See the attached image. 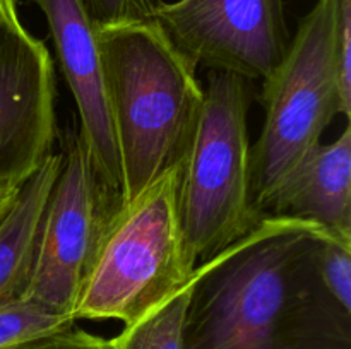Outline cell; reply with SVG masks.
I'll return each instance as SVG.
<instances>
[{
    "label": "cell",
    "mask_w": 351,
    "mask_h": 349,
    "mask_svg": "<svg viewBox=\"0 0 351 349\" xmlns=\"http://www.w3.org/2000/svg\"><path fill=\"white\" fill-rule=\"evenodd\" d=\"M321 276L335 300L351 311V246L329 240L321 253Z\"/></svg>",
    "instance_id": "obj_14"
},
{
    "label": "cell",
    "mask_w": 351,
    "mask_h": 349,
    "mask_svg": "<svg viewBox=\"0 0 351 349\" xmlns=\"http://www.w3.org/2000/svg\"><path fill=\"white\" fill-rule=\"evenodd\" d=\"M60 166L62 154L51 153L19 185L0 221V307L21 300L29 286L45 207Z\"/></svg>",
    "instance_id": "obj_11"
},
{
    "label": "cell",
    "mask_w": 351,
    "mask_h": 349,
    "mask_svg": "<svg viewBox=\"0 0 351 349\" xmlns=\"http://www.w3.org/2000/svg\"><path fill=\"white\" fill-rule=\"evenodd\" d=\"M122 170V205L177 168L199 123L195 65L154 21L96 27Z\"/></svg>",
    "instance_id": "obj_2"
},
{
    "label": "cell",
    "mask_w": 351,
    "mask_h": 349,
    "mask_svg": "<svg viewBox=\"0 0 351 349\" xmlns=\"http://www.w3.org/2000/svg\"><path fill=\"white\" fill-rule=\"evenodd\" d=\"M151 21L195 67L247 81H264L291 43L283 0H161Z\"/></svg>",
    "instance_id": "obj_7"
},
{
    "label": "cell",
    "mask_w": 351,
    "mask_h": 349,
    "mask_svg": "<svg viewBox=\"0 0 351 349\" xmlns=\"http://www.w3.org/2000/svg\"><path fill=\"white\" fill-rule=\"evenodd\" d=\"M74 325L72 315L55 311L36 301H12L0 307V349H16Z\"/></svg>",
    "instance_id": "obj_13"
},
{
    "label": "cell",
    "mask_w": 351,
    "mask_h": 349,
    "mask_svg": "<svg viewBox=\"0 0 351 349\" xmlns=\"http://www.w3.org/2000/svg\"><path fill=\"white\" fill-rule=\"evenodd\" d=\"M60 154L62 166L45 207L33 274L21 300L72 315L106 226L122 202L96 173L77 132H69Z\"/></svg>",
    "instance_id": "obj_6"
},
{
    "label": "cell",
    "mask_w": 351,
    "mask_h": 349,
    "mask_svg": "<svg viewBox=\"0 0 351 349\" xmlns=\"http://www.w3.org/2000/svg\"><path fill=\"white\" fill-rule=\"evenodd\" d=\"M33 2L47 17L62 74L74 96L79 137L103 183L122 197V170L95 23L82 0Z\"/></svg>",
    "instance_id": "obj_9"
},
{
    "label": "cell",
    "mask_w": 351,
    "mask_h": 349,
    "mask_svg": "<svg viewBox=\"0 0 351 349\" xmlns=\"http://www.w3.org/2000/svg\"><path fill=\"white\" fill-rule=\"evenodd\" d=\"M0 12H17V0H0Z\"/></svg>",
    "instance_id": "obj_18"
},
{
    "label": "cell",
    "mask_w": 351,
    "mask_h": 349,
    "mask_svg": "<svg viewBox=\"0 0 351 349\" xmlns=\"http://www.w3.org/2000/svg\"><path fill=\"white\" fill-rule=\"evenodd\" d=\"M250 81L209 70L199 123L178 164V216L192 267L249 235L263 219L250 198Z\"/></svg>",
    "instance_id": "obj_3"
},
{
    "label": "cell",
    "mask_w": 351,
    "mask_h": 349,
    "mask_svg": "<svg viewBox=\"0 0 351 349\" xmlns=\"http://www.w3.org/2000/svg\"><path fill=\"white\" fill-rule=\"evenodd\" d=\"M341 0H317L300 21L281 64L264 79V125L250 147V198L261 216L285 178L321 144L336 115L350 118L351 99L339 84Z\"/></svg>",
    "instance_id": "obj_4"
},
{
    "label": "cell",
    "mask_w": 351,
    "mask_h": 349,
    "mask_svg": "<svg viewBox=\"0 0 351 349\" xmlns=\"http://www.w3.org/2000/svg\"><path fill=\"white\" fill-rule=\"evenodd\" d=\"M16 349H115L112 339L99 337L82 328H65L26 342Z\"/></svg>",
    "instance_id": "obj_16"
},
{
    "label": "cell",
    "mask_w": 351,
    "mask_h": 349,
    "mask_svg": "<svg viewBox=\"0 0 351 349\" xmlns=\"http://www.w3.org/2000/svg\"><path fill=\"white\" fill-rule=\"evenodd\" d=\"M266 216L308 221L351 246V127L319 144L274 192Z\"/></svg>",
    "instance_id": "obj_10"
},
{
    "label": "cell",
    "mask_w": 351,
    "mask_h": 349,
    "mask_svg": "<svg viewBox=\"0 0 351 349\" xmlns=\"http://www.w3.org/2000/svg\"><path fill=\"white\" fill-rule=\"evenodd\" d=\"M178 216V166L110 219L72 317L139 320L194 277Z\"/></svg>",
    "instance_id": "obj_5"
},
{
    "label": "cell",
    "mask_w": 351,
    "mask_h": 349,
    "mask_svg": "<svg viewBox=\"0 0 351 349\" xmlns=\"http://www.w3.org/2000/svg\"><path fill=\"white\" fill-rule=\"evenodd\" d=\"M17 188H0V221H2L3 216L7 214L9 207L12 205L14 197L17 194Z\"/></svg>",
    "instance_id": "obj_17"
},
{
    "label": "cell",
    "mask_w": 351,
    "mask_h": 349,
    "mask_svg": "<svg viewBox=\"0 0 351 349\" xmlns=\"http://www.w3.org/2000/svg\"><path fill=\"white\" fill-rule=\"evenodd\" d=\"M329 240L308 221L264 216L195 267L182 349H351V311L321 276Z\"/></svg>",
    "instance_id": "obj_1"
},
{
    "label": "cell",
    "mask_w": 351,
    "mask_h": 349,
    "mask_svg": "<svg viewBox=\"0 0 351 349\" xmlns=\"http://www.w3.org/2000/svg\"><path fill=\"white\" fill-rule=\"evenodd\" d=\"M96 27L151 21L161 0H82Z\"/></svg>",
    "instance_id": "obj_15"
},
{
    "label": "cell",
    "mask_w": 351,
    "mask_h": 349,
    "mask_svg": "<svg viewBox=\"0 0 351 349\" xmlns=\"http://www.w3.org/2000/svg\"><path fill=\"white\" fill-rule=\"evenodd\" d=\"M192 283V281H191ZM191 283L177 294L112 339L115 349H182V328L191 298Z\"/></svg>",
    "instance_id": "obj_12"
},
{
    "label": "cell",
    "mask_w": 351,
    "mask_h": 349,
    "mask_svg": "<svg viewBox=\"0 0 351 349\" xmlns=\"http://www.w3.org/2000/svg\"><path fill=\"white\" fill-rule=\"evenodd\" d=\"M55 67L17 12H0V188H17L51 154Z\"/></svg>",
    "instance_id": "obj_8"
}]
</instances>
